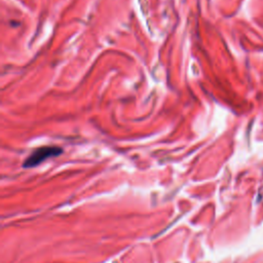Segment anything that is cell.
Segmentation results:
<instances>
[{"label":"cell","instance_id":"obj_1","mask_svg":"<svg viewBox=\"0 0 263 263\" xmlns=\"http://www.w3.org/2000/svg\"><path fill=\"white\" fill-rule=\"evenodd\" d=\"M63 153V149L59 146H42L33 151L24 161V168H33L50 157H55Z\"/></svg>","mask_w":263,"mask_h":263}]
</instances>
